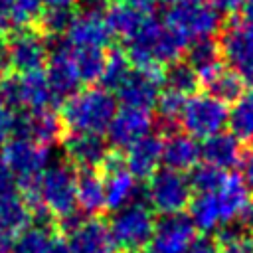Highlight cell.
<instances>
[{"instance_id":"obj_5","label":"cell","mask_w":253,"mask_h":253,"mask_svg":"<svg viewBox=\"0 0 253 253\" xmlns=\"http://www.w3.org/2000/svg\"><path fill=\"white\" fill-rule=\"evenodd\" d=\"M164 24L186 42L208 40L219 28V12L208 0H184L166 12Z\"/></svg>"},{"instance_id":"obj_46","label":"cell","mask_w":253,"mask_h":253,"mask_svg":"<svg viewBox=\"0 0 253 253\" xmlns=\"http://www.w3.org/2000/svg\"><path fill=\"white\" fill-rule=\"evenodd\" d=\"M239 219H241V227H243L247 233L253 231V202L247 204V208L243 210V213L239 215Z\"/></svg>"},{"instance_id":"obj_48","label":"cell","mask_w":253,"mask_h":253,"mask_svg":"<svg viewBox=\"0 0 253 253\" xmlns=\"http://www.w3.org/2000/svg\"><path fill=\"white\" fill-rule=\"evenodd\" d=\"M119 2H123V4H126V6H132V8L140 10V12H144V10H148V8L152 6L154 0H119Z\"/></svg>"},{"instance_id":"obj_49","label":"cell","mask_w":253,"mask_h":253,"mask_svg":"<svg viewBox=\"0 0 253 253\" xmlns=\"http://www.w3.org/2000/svg\"><path fill=\"white\" fill-rule=\"evenodd\" d=\"M0 253H12V239L0 233Z\"/></svg>"},{"instance_id":"obj_34","label":"cell","mask_w":253,"mask_h":253,"mask_svg":"<svg viewBox=\"0 0 253 253\" xmlns=\"http://www.w3.org/2000/svg\"><path fill=\"white\" fill-rule=\"evenodd\" d=\"M219 253H253V235L241 225H223L215 239Z\"/></svg>"},{"instance_id":"obj_16","label":"cell","mask_w":253,"mask_h":253,"mask_svg":"<svg viewBox=\"0 0 253 253\" xmlns=\"http://www.w3.org/2000/svg\"><path fill=\"white\" fill-rule=\"evenodd\" d=\"M103 168H105V178H103L105 208L117 211L132 204L136 196V178L128 172L123 158L107 156V160L103 162Z\"/></svg>"},{"instance_id":"obj_44","label":"cell","mask_w":253,"mask_h":253,"mask_svg":"<svg viewBox=\"0 0 253 253\" xmlns=\"http://www.w3.org/2000/svg\"><path fill=\"white\" fill-rule=\"evenodd\" d=\"M219 14L221 12H225V14H231V12H235L239 6H241V0H208Z\"/></svg>"},{"instance_id":"obj_1","label":"cell","mask_w":253,"mask_h":253,"mask_svg":"<svg viewBox=\"0 0 253 253\" xmlns=\"http://www.w3.org/2000/svg\"><path fill=\"white\" fill-rule=\"evenodd\" d=\"M188 42L182 40L164 22L152 16H144L140 28L126 40V57L140 69L158 67L164 63H174L186 49Z\"/></svg>"},{"instance_id":"obj_14","label":"cell","mask_w":253,"mask_h":253,"mask_svg":"<svg viewBox=\"0 0 253 253\" xmlns=\"http://www.w3.org/2000/svg\"><path fill=\"white\" fill-rule=\"evenodd\" d=\"M65 36H67L65 42L71 47H91L103 51L105 47H109L113 40V32L105 20V12H89V10H81L71 18Z\"/></svg>"},{"instance_id":"obj_47","label":"cell","mask_w":253,"mask_h":253,"mask_svg":"<svg viewBox=\"0 0 253 253\" xmlns=\"http://www.w3.org/2000/svg\"><path fill=\"white\" fill-rule=\"evenodd\" d=\"M79 0H43V4L51 10H71V6Z\"/></svg>"},{"instance_id":"obj_20","label":"cell","mask_w":253,"mask_h":253,"mask_svg":"<svg viewBox=\"0 0 253 253\" xmlns=\"http://www.w3.org/2000/svg\"><path fill=\"white\" fill-rule=\"evenodd\" d=\"M63 150L67 158L81 166L83 170H93L95 166H103L107 160V142L101 134H85V132H71L63 138Z\"/></svg>"},{"instance_id":"obj_43","label":"cell","mask_w":253,"mask_h":253,"mask_svg":"<svg viewBox=\"0 0 253 253\" xmlns=\"http://www.w3.org/2000/svg\"><path fill=\"white\" fill-rule=\"evenodd\" d=\"M188 253H219V247L210 237H196L194 243L190 245Z\"/></svg>"},{"instance_id":"obj_35","label":"cell","mask_w":253,"mask_h":253,"mask_svg":"<svg viewBox=\"0 0 253 253\" xmlns=\"http://www.w3.org/2000/svg\"><path fill=\"white\" fill-rule=\"evenodd\" d=\"M128 73H130V61H128V57H126V53H123V51H113V53H109L107 55V61H105V69H103V73H101V83L105 85L103 89H119L121 87V83L128 77Z\"/></svg>"},{"instance_id":"obj_10","label":"cell","mask_w":253,"mask_h":253,"mask_svg":"<svg viewBox=\"0 0 253 253\" xmlns=\"http://www.w3.org/2000/svg\"><path fill=\"white\" fill-rule=\"evenodd\" d=\"M63 231L67 233L69 253H113L115 245L109 233V225L101 219H83L73 213L59 221Z\"/></svg>"},{"instance_id":"obj_42","label":"cell","mask_w":253,"mask_h":253,"mask_svg":"<svg viewBox=\"0 0 253 253\" xmlns=\"http://www.w3.org/2000/svg\"><path fill=\"white\" fill-rule=\"evenodd\" d=\"M12 192H16V178H14L12 170L8 168V164L0 152V196L12 194Z\"/></svg>"},{"instance_id":"obj_3","label":"cell","mask_w":253,"mask_h":253,"mask_svg":"<svg viewBox=\"0 0 253 253\" xmlns=\"http://www.w3.org/2000/svg\"><path fill=\"white\" fill-rule=\"evenodd\" d=\"M34 208H43L59 221L77 208V174L67 162L49 164L34 186Z\"/></svg>"},{"instance_id":"obj_26","label":"cell","mask_w":253,"mask_h":253,"mask_svg":"<svg viewBox=\"0 0 253 253\" xmlns=\"http://www.w3.org/2000/svg\"><path fill=\"white\" fill-rule=\"evenodd\" d=\"M186 63L194 69V73L198 75L200 81H206L219 67H223L219 47L211 38L192 42V45L188 47V61Z\"/></svg>"},{"instance_id":"obj_4","label":"cell","mask_w":253,"mask_h":253,"mask_svg":"<svg viewBox=\"0 0 253 253\" xmlns=\"http://www.w3.org/2000/svg\"><path fill=\"white\" fill-rule=\"evenodd\" d=\"M156 219L144 202H132L117 210L109 221V233L115 249L123 253H140L148 247L154 235Z\"/></svg>"},{"instance_id":"obj_2","label":"cell","mask_w":253,"mask_h":253,"mask_svg":"<svg viewBox=\"0 0 253 253\" xmlns=\"http://www.w3.org/2000/svg\"><path fill=\"white\" fill-rule=\"evenodd\" d=\"M117 113L115 97L103 87H89L73 93L61 107V125L71 132L101 134Z\"/></svg>"},{"instance_id":"obj_13","label":"cell","mask_w":253,"mask_h":253,"mask_svg":"<svg viewBox=\"0 0 253 253\" xmlns=\"http://www.w3.org/2000/svg\"><path fill=\"white\" fill-rule=\"evenodd\" d=\"M194 239L196 227L186 213L162 215V219L156 221L146 253H188Z\"/></svg>"},{"instance_id":"obj_19","label":"cell","mask_w":253,"mask_h":253,"mask_svg":"<svg viewBox=\"0 0 253 253\" xmlns=\"http://www.w3.org/2000/svg\"><path fill=\"white\" fill-rule=\"evenodd\" d=\"M12 253H69V247L57 235L53 223L32 221L12 241Z\"/></svg>"},{"instance_id":"obj_36","label":"cell","mask_w":253,"mask_h":253,"mask_svg":"<svg viewBox=\"0 0 253 253\" xmlns=\"http://www.w3.org/2000/svg\"><path fill=\"white\" fill-rule=\"evenodd\" d=\"M42 8H43V0H12L6 20L8 24L22 30V28H28L32 22L40 20L43 12Z\"/></svg>"},{"instance_id":"obj_27","label":"cell","mask_w":253,"mask_h":253,"mask_svg":"<svg viewBox=\"0 0 253 253\" xmlns=\"http://www.w3.org/2000/svg\"><path fill=\"white\" fill-rule=\"evenodd\" d=\"M190 221L194 223L196 229L200 231H215L223 227V217H221V208L217 202L215 192L208 194H198L190 202Z\"/></svg>"},{"instance_id":"obj_40","label":"cell","mask_w":253,"mask_h":253,"mask_svg":"<svg viewBox=\"0 0 253 253\" xmlns=\"http://www.w3.org/2000/svg\"><path fill=\"white\" fill-rule=\"evenodd\" d=\"M16 130V113L14 109L0 103V146H4Z\"/></svg>"},{"instance_id":"obj_23","label":"cell","mask_w":253,"mask_h":253,"mask_svg":"<svg viewBox=\"0 0 253 253\" xmlns=\"http://www.w3.org/2000/svg\"><path fill=\"white\" fill-rule=\"evenodd\" d=\"M200 158H204V164L227 172L229 168L239 164L241 148L229 132H217L200 144Z\"/></svg>"},{"instance_id":"obj_21","label":"cell","mask_w":253,"mask_h":253,"mask_svg":"<svg viewBox=\"0 0 253 253\" xmlns=\"http://www.w3.org/2000/svg\"><path fill=\"white\" fill-rule=\"evenodd\" d=\"M162 162V140L156 134H146L126 148L125 166L134 178H150Z\"/></svg>"},{"instance_id":"obj_50","label":"cell","mask_w":253,"mask_h":253,"mask_svg":"<svg viewBox=\"0 0 253 253\" xmlns=\"http://www.w3.org/2000/svg\"><path fill=\"white\" fill-rule=\"evenodd\" d=\"M8 28H10V24H8V20L4 18V16H0V40L8 34Z\"/></svg>"},{"instance_id":"obj_37","label":"cell","mask_w":253,"mask_h":253,"mask_svg":"<svg viewBox=\"0 0 253 253\" xmlns=\"http://www.w3.org/2000/svg\"><path fill=\"white\" fill-rule=\"evenodd\" d=\"M229 172H223V170H217L213 166H208V164H200L192 170L190 174V186L192 190H198V194H208V192H215L227 178Z\"/></svg>"},{"instance_id":"obj_15","label":"cell","mask_w":253,"mask_h":253,"mask_svg":"<svg viewBox=\"0 0 253 253\" xmlns=\"http://www.w3.org/2000/svg\"><path fill=\"white\" fill-rule=\"evenodd\" d=\"M45 77L55 99H67L77 93L81 79L71 55V45L67 42L55 43V47L49 51Z\"/></svg>"},{"instance_id":"obj_7","label":"cell","mask_w":253,"mask_h":253,"mask_svg":"<svg viewBox=\"0 0 253 253\" xmlns=\"http://www.w3.org/2000/svg\"><path fill=\"white\" fill-rule=\"evenodd\" d=\"M192 138H210L227 125V107L208 93H194L184 101L178 119Z\"/></svg>"},{"instance_id":"obj_25","label":"cell","mask_w":253,"mask_h":253,"mask_svg":"<svg viewBox=\"0 0 253 253\" xmlns=\"http://www.w3.org/2000/svg\"><path fill=\"white\" fill-rule=\"evenodd\" d=\"M219 208H221V217H223V225H229L231 219H239V215L243 213V210L247 208L249 200V192L243 186L241 178L227 174L225 182L215 190Z\"/></svg>"},{"instance_id":"obj_8","label":"cell","mask_w":253,"mask_h":253,"mask_svg":"<svg viewBox=\"0 0 253 253\" xmlns=\"http://www.w3.org/2000/svg\"><path fill=\"white\" fill-rule=\"evenodd\" d=\"M146 200L150 204V210L162 215L182 213V210L192 202L190 180L186 178V174L176 170H168V168L156 170L148 178Z\"/></svg>"},{"instance_id":"obj_30","label":"cell","mask_w":253,"mask_h":253,"mask_svg":"<svg viewBox=\"0 0 253 253\" xmlns=\"http://www.w3.org/2000/svg\"><path fill=\"white\" fill-rule=\"evenodd\" d=\"M206 87H208V95H211L213 99L221 101L223 105L225 103H235L241 95H243V79L231 71V69H225V67H219L213 75H210L206 81Z\"/></svg>"},{"instance_id":"obj_22","label":"cell","mask_w":253,"mask_h":253,"mask_svg":"<svg viewBox=\"0 0 253 253\" xmlns=\"http://www.w3.org/2000/svg\"><path fill=\"white\" fill-rule=\"evenodd\" d=\"M200 160V144L186 132H172L162 142V162L168 170L186 172L196 168Z\"/></svg>"},{"instance_id":"obj_33","label":"cell","mask_w":253,"mask_h":253,"mask_svg":"<svg viewBox=\"0 0 253 253\" xmlns=\"http://www.w3.org/2000/svg\"><path fill=\"white\" fill-rule=\"evenodd\" d=\"M198 75L194 73V69L184 63V61H174L168 65V69L162 73V83L166 85L168 91H174L182 97L194 95L196 87H198Z\"/></svg>"},{"instance_id":"obj_6","label":"cell","mask_w":253,"mask_h":253,"mask_svg":"<svg viewBox=\"0 0 253 253\" xmlns=\"http://www.w3.org/2000/svg\"><path fill=\"white\" fill-rule=\"evenodd\" d=\"M4 65H8L16 75L36 73L47 63L49 47L45 38L32 28H22L6 38L2 45Z\"/></svg>"},{"instance_id":"obj_38","label":"cell","mask_w":253,"mask_h":253,"mask_svg":"<svg viewBox=\"0 0 253 253\" xmlns=\"http://www.w3.org/2000/svg\"><path fill=\"white\" fill-rule=\"evenodd\" d=\"M188 97H182L174 91H168L164 89L156 101V109H158V115L160 119L164 121V125H172L180 119V113H182V107H184V101Z\"/></svg>"},{"instance_id":"obj_11","label":"cell","mask_w":253,"mask_h":253,"mask_svg":"<svg viewBox=\"0 0 253 253\" xmlns=\"http://www.w3.org/2000/svg\"><path fill=\"white\" fill-rule=\"evenodd\" d=\"M217 47L231 71H235L243 83L253 85V28L243 22L229 24Z\"/></svg>"},{"instance_id":"obj_12","label":"cell","mask_w":253,"mask_h":253,"mask_svg":"<svg viewBox=\"0 0 253 253\" xmlns=\"http://www.w3.org/2000/svg\"><path fill=\"white\" fill-rule=\"evenodd\" d=\"M160 85H162V71L158 67H146V69L136 67L130 69L128 77L117 89V95L123 107L150 111L152 107H156V101L160 97Z\"/></svg>"},{"instance_id":"obj_9","label":"cell","mask_w":253,"mask_h":253,"mask_svg":"<svg viewBox=\"0 0 253 253\" xmlns=\"http://www.w3.org/2000/svg\"><path fill=\"white\" fill-rule=\"evenodd\" d=\"M2 156L20 188L36 182L49 166V148L22 136H12L2 146Z\"/></svg>"},{"instance_id":"obj_45","label":"cell","mask_w":253,"mask_h":253,"mask_svg":"<svg viewBox=\"0 0 253 253\" xmlns=\"http://www.w3.org/2000/svg\"><path fill=\"white\" fill-rule=\"evenodd\" d=\"M241 22L253 28V0H241Z\"/></svg>"},{"instance_id":"obj_17","label":"cell","mask_w":253,"mask_h":253,"mask_svg":"<svg viewBox=\"0 0 253 253\" xmlns=\"http://www.w3.org/2000/svg\"><path fill=\"white\" fill-rule=\"evenodd\" d=\"M150 126H152L150 111L121 107V109H117V113L111 119L105 132H107L111 144H115L119 148H128L142 136L150 134Z\"/></svg>"},{"instance_id":"obj_32","label":"cell","mask_w":253,"mask_h":253,"mask_svg":"<svg viewBox=\"0 0 253 253\" xmlns=\"http://www.w3.org/2000/svg\"><path fill=\"white\" fill-rule=\"evenodd\" d=\"M71 55H73L81 83H93V81L101 79V73L105 69V61H107V55L103 49L71 47Z\"/></svg>"},{"instance_id":"obj_39","label":"cell","mask_w":253,"mask_h":253,"mask_svg":"<svg viewBox=\"0 0 253 253\" xmlns=\"http://www.w3.org/2000/svg\"><path fill=\"white\" fill-rule=\"evenodd\" d=\"M71 18H73L71 10H51V8H47L40 16V24H42L43 32H47L51 36H59V34L67 32Z\"/></svg>"},{"instance_id":"obj_31","label":"cell","mask_w":253,"mask_h":253,"mask_svg":"<svg viewBox=\"0 0 253 253\" xmlns=\"http://www.w3.org/2000/svg\"><path fill=\"white\" fill-rule=\"evenodd\" d=\"M144 12L132 8V6H126L123 2H117L113 4L107 12H105V20L113 32V36H121L125 42L134 36V32L140 28L142 20H144Z\"/></svg>"},{"instance_id":"obj_24","label":"cell","mask_w":253,"mask_h":253,"mask_svg":"<svg viewBox=\"0 0 253 253\" xmlns=\"http://www.w3.org/2000/svg\"><path fill=\"white\" fill-rule=\"evenodd\" d=\"M32 223V211L20 192L0 196V233L6 237L20 235Z\"/></svg>"},{"instance_id":"obj_18","label":"cell","mask_w":253,"mask_h":253,"mask_svg":"<svg viewBox=\"0 0 253 253\" xmlns=\"http://www.w3.org/2000/svg\"><path fill=\"white\" fill-rule=\"evenodd\" d=\"M61 119L51 109L42 111H22L16 113V130L14 136L30 138L42 146H51L61 136Z\"/></svg>"},{"instance_id":"obj_28","label":"cell","mask_w":253,"mask_h":253,"mask_svg":"<svg viewBox=\"0 0 253 253\" xmlns=\"http://www.w3.org/2000/svg\"><path fill=\"white\" fill-rule=\"evenodd\" d=\"M77 206L87 215H95L105 210L103 178L95 170H83L77 176Z\"/></svg>"},{"instance_id":"obj_41","label":"cell","mask_w":253,"mask_h":253,"mask_svg":"<svg viewBox=\"0 0 253 253\" xmlns=\"http://www.w3.org/2000/svg\"><path fill=\"white\" fill-rule=\"evenodd\" d=\"M239 166H241V182L247 188V192L253 194V144L241 154Z\"/></svg>"},{"instance_id":"obj_29","label":"cell","mask_w":253,"mask_h":253,"mask_svg":"<svg viewBox=\"0 0 253 253\" xmlns=\"http://www.w3.org/2000/svg\"><path fill=\"white\" fill-rule=\"evenodd\" d=\"M229 134L237 142H253V93H243L227 111Z\"/></svg>"},{"instance_id":"obj_51","label":"cell","mask_w":253,"mask_h":253,"mask_svg":"<svg viewBox=\"0 0 253 253\" xmlns=\"http://www.w3.org/2000/svg\"><path fill=\"white\" fill-rule=\"evenodd\" d=\"M158 2H162V4H168V6L172 8V6H176V4H180V2H184V0H158Z\"/></svg>"}]
</instances>
